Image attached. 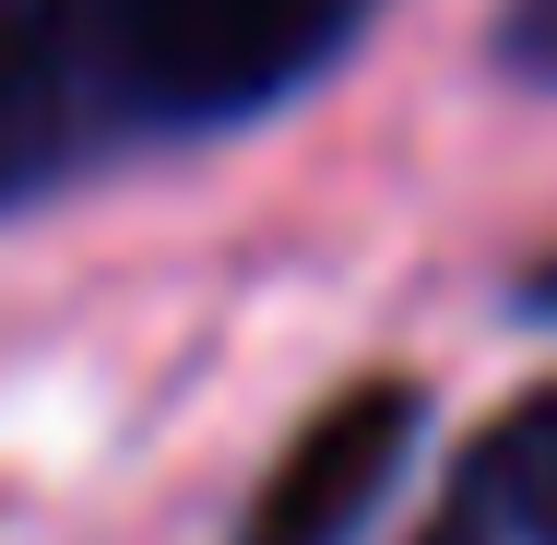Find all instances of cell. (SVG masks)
<instances>
[{"label": "cell", "mask_w": 557, "mask_h": 545, "mask_svg": "<svg viewBox=\"0 0 557 545\" xmlns=\"http://www.w3.org/2000/svg\"><path fill=\"white\" fill-rule=\"evenodd\" d=\"M380 0H0V214L297 108Z\"/></svg>", "instance_id": "1"}, {"label": "cell", "mask_w": 557, "mask_h": 545, "mask_svg": "<svg viewBox=\"0 0 557 545\" xmlns=\"http://www.w3.org/2000/svg\"><path fill=\"white\" fill-rule=\"evenodd\" d=\"M416 438H428V380H356V392H333L297 428V450L261 474L237 545H356L392 510Z\"/></svg>", "instance_id": "2"}, {"label": "cell", "mask_w": 557, "mask_h": 545, "mask_svg": "<svg viewBox=\"0 0 557 545\" xmlns=\"http://www.w3.org/2000/svg\"><path fill=\"white\" fill-rule=\"evenodd\" d=\"M428 545H557V380L522 392L498 428L462 450Z\"/></svg>", "instance_id": "3"}, {"label": "cell", "mask_w": 557, "mask_h": 545, "mask_svg": "<svg viewBox=\"0 0 557 545\" xmlns=\"http://www.w3.org/2000/svg\"><path fill=\"white\" fill-rule=\"evenodd\" d=\"M498 72L557 96V0H498Z\"/></svg>", "instance_id": "4"}, {"label": "cell", "mask_w": 557, "mask_h": 545, "mask_svg": "<svg viewBox=\"0 0 557 545\" xmlns=\"http://www.w3.org/2000/svg\"><path fill=\"white\" fill-rule=\"evenodd\" d=\"M510 309H522V321H557V261H534V273L510 285Z\"/></svg>", "instance_id": "5"}]
</instances>
